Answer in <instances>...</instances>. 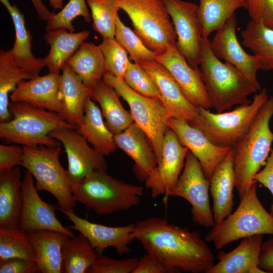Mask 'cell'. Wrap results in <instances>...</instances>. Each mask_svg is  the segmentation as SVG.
Here are the masks:
<instances>
[{
	"instance_id": "ee69618b",
	"label": "cell",
	"mask_w": 273,
	"mask_h": 273,
	"mask_svg": "<svg viewBox=\"0 0 273 273\" xmlns=\"http://www.w3.org/2000/svg\"><path fill=\"white\" fill-rule=\"evenodd\" d=\"M251 20L273 29V0H245Z\"/></svg>"
},
{
	"instance_id": "7dc6e473",
	"label": "cell",
	"mask_w": 273,
	"mask_h": 273,
	"mask_svg": "<svg viewBox=\"0 0 273 273\" xmlns=\"http://www.w3.org/2000/svg\"><path fill=\"white\" fill-rule=\"evenodd\" d=\"M254 181L259 183L268 189L273 197V148L268 156L263 168L255 175ZM270 213L273 215V202Z\"/></svg>"
},
{
	"instance_id": "c3c4849f",
	"label": "cell",
	"mask_w": 273,
	"mask_h": 273,
	"mask_svg": "<svg viewBox=\"0 0 273 273\" xmlns=\"http://www.w3.org/2000/svg\"><path fill=\"white\" fill-rule=\"evenodd\" d=\"M132 273H166L163 266L152 255L147 253L139 259Z\"/></svg>"
},
{
	"instance_id": "277c9868",
	"label": "cell",
	"mask_w": 273,
	"mask_h": 273,
	"mask_svg": "<svg viewBox=\"0 0 273 273\" xmlns=\"http://www.w3.org/2000/svg\"><path fill=\"white\" fill-rule=\"evenodd\" d=\"M12 118L0 123V137L22 146L58 147L60 142L50 135L55 130L75 128L59 114L24 102L9 104Z\"/></svg>"
},
{
	"instance_id": "5bb4252c",
	"label": "cell",
	"mask_w": 273,
	"mask_h": 273,
	"mask_svg": "<svg viewBox=\"0 0 273 273\" xmlns=\"http://www.w3.org/2000/svg\"><path fill=\"white\" fill-rule=\"evenodd\" d=\"M50 135L64 148L68 161L67 172L73 184L96 171L107 172L104 156L90 147L75 128L58 129L51 132Z\"/></svg>"
},
{
	"instance_id": "74e56055",
	"label": "cell",
	"mask_w": 273,
	"mask_h": 273,
	"mask_svg": "<svg viewBox=\"0 0 273 273\" xmlns=\"http://www.w3.org/2000/svg\"><path fill=\"white\" fill-rule=\"evenodd\" d=\"M10 14L15 30V39L11 49L12 54L21 59H32L36 58L32 53V35L25 24L24 15L9 0H0Z\"/></svg>"
},
{
	"instance_id": "5b68a950",
	"label": "cell",
	"mask_w": 273,
	"mask_h": 273,
	"mask_svg": "<svg viewBox=\"0 0 273 273\" xmlns=\"http://www.w3.org/2000/svg\"><path fill=\"white\" fill-rule=\"evenodd\" d=\"M72 189L76 202L99 215L129 210L140 203L143 195L142 187L115 178L103 171L73 184Z\"/></svg>"
},
{
	"instance_id": "b9f144b4",
	"label": "cell",
	"mask_w": 273,
	"mask_h": 273,
	"mask_svg": "<svg viewBox=\"0 0 273 273\" xmlns=\"http://www.w3.org/2000/svg\"><path fill=\"white\" fill-rule=\"evenodd\" d=\"M123 80L136 92L162 103L161 96L156 83L139 64L130 61Z\"/></svg>"
},
{
	"instance_id": "7c38bea8",
	"label": "cell",
	"mask_w": 273,
	"mask_h": 273,
	"mask_svg": "<svg viewBox=\"0 0 273 273\" xmlns=\"http://www.w3.org/2000/svg\"><path fill=\"white\" fill-rule=\"evenodd\" d=\"M161 1L173 24L179 52L191 67L198 68L203 36L198 6L182 0Z\"/></svg>"
},
{
	"instance_id": "f907efd6",
	"label": "cell",
	"mask_w": 273,
	"mask_h": 273,
	"mask_svg": "<svg viewBox=\"0 0 273 273\" xmlns=\"http://www.w3.org/2000/svg\"><path fill=\"white\" fill-rule=\"evenodd\" d=\"M31 1L40 20L48 21L54 14L46 7L41 0H31Z\"/></svg>"
},
{
	"instance_id": "4dcf8cb0",
	"label": "cell",
	"mask_w": 273,
	"mask_h": 273,
	"mask_svg": "<svg viewBox=\"0 0 273 273\" xmlns=\"http://www.w3.org/2000/svg\"><path fill=\"white\" fill-rule=\"evenodd\" d=\"M89 35V32L86 30L71 32L60 28L47 31L44 39L49 44L50 49L43 59L49 72H60L68 59Z\"/></svg>"
},
{
	"instance_id": "836d02e7",
	"label": "cell",
	"mask_w": 273,
	"mask_h": 273,
	"mask_svg": "<svg viewBox=\"0 0 273 273\" xmlns=\"http://www.w3.org/2000/svg\"><path fill=\"white\" fill-rule=\"evenodd\" d=\"M245 0H199L198 16L202 36L208 38L210 34L221 27L240 8H246Z\"/></svg>"
},
{
	"instance_id": "44dd1931",
	"label": "cell",
	"mask_w": 273,
	"mask_h": 273,
	"mask_svg": "<svg viewBox=\"0 0 273 273\" xmlns=\"http://www.w3.org/2000/svg\"><path fill=\"white\" fill-rule=\"evenodd\" d=\"M139 64L156 83L169 118L182 119L189 123L193 121L198 115V107L187 98L169 71L155 60Z\"/></svg>"
},
{
	"instance_id": "60d3db41",
	"label": "cell",
	"mask_w": 273,
	"mask_h": 273,
	"mask_svg": "<svg viewBox=\"0 0 273 273\" xmlns=\"http://www.w3.org/2000/svg\"><path fill=\"white\" fill-rule=\"evenodd\" d=\"M104 57L107 72L123 79L130 62L127 53L114 38H103L99 45Z\"/></svg>"
},
{
	"instance_id": "9c48e42d",
	"label": "cell",
	"mask_w": 273,
	"mask_h": 273,
	"mask_svg": "<svg viewBox=\"0 0 273 273\" xmlns=\"http://www.w3.org/2000/svg\"><path fill=\"white\" fill-rule=\"evenodd\" d=\"M131 21L134 32L156 55L176 42L170 17L161 0H117Z\"/></svg>"
},
{
	"instance_id": "6da1fadb",
	"label": "cell",
	"mask_w": 273,
	"mask_h": 273,
	"mask_svg": "<svg viewBox=\"0 0 273 273\" xmlns=\"http://www.w3.org/2000/svg\"><path fill=\"white\" fill-rule=\"evenodd\" d=\"M134 223V240L163 266L166 273H207L214 264V255L199 233L156 217Z\"/></svg>"
},
{
	"instance_id": "8fae6325",
	"label": "cell",
	"mask_w": 273,
	"mask_h": 273,
	"mask_svg": "<svg viewBox=\"0 0 273 273\" xmlns=\"http://www.w3.org/2000/svg\"><path fill=\"white\" fill-rule=\"evenodd\" d=\"M209 180L196 157L189 151L178 180L170 197H179L191 205L194 222L206 229L215 225L209 200Z\"/></svg>"
},
{
	"instance_id": "4fadbf2b",
	"label": "cell",
	"mask_w": 273,
	"mask_h": 273,
	"mask_svg": "<svg viewBox=\"0 0 273 273\" xmlns=\"http://www.w3.org/2000/svg\"><path fill=\"white\" fill-rule=\"evenodd\" d=\"M189 151L169 128L163 139L161 158L145 181L152 198L162 195L164 203L167 202L183 171Z\"/></svg>"
},
{
	"instance_id": "83f0119b",
	"label": "cell",
	"mask_w": 273,
	"mask_h": 273,
	"mask_svg": "<svg viewBox=\"0 0 273 273\" xmlns=\"http://www.w3.org/2000/svg\"><path fill=\"white\" fill-rule=\"evenodd\" d=\"M76 128L88 143L104 156L112 154L117 148L114 134L105 123L101 111L90 97L86 101L82 121Z\"/></svg>"
},
{
	"instance_id": "8d00e7d4",
	"label": "cell",
	"mask_w": 273,
	"mask_h": 273,
	"mask_svg": "<svg viewBox=\"0 0 273 273\" xmlns=\"http://www.w3.org/2000/svg\"><path fill=\"white\" fill-rule=\"evenodd\" d=\"M91 11L93 27L103 38H114L120 10L117 0H86Z\"/></svg>"
},
{
	"instance_id": "d6986e66",
	"label": "cell",
	"mask_w": 273,
	"mask_h": 273,
	"mask_svg": "<svg viewBox=\"0 0 273 273\" xmlns=\"http://www.w3.org/2000/svg\"><path fill=\"white\" fill-rule=\"evenodd\" d=\"M46 66L43 58L21 59L15 57L11 50L0 51V121L10 120L9 96L22 80L39 75Z\"/></svg>"
},
{
	"instance_id": "4316f807",
	"label": "cell",
	"mask_w": 273,
	"mask_h": 273,
	"mask_svg": "<svg viewBox=\"0 0 273 273\" xmlns=\"http://www.w3.org/2000/svg\"><path fill=\"white\" fill-rule=\"evenodd\" d=\"M19 166L0 171V227L19 228L23 206Z\"/></svg>"
},
{
	"instance_id": "d4e9b609",
	"label": "cell",
	"mask_w": 273,
	"mask_h": 273,
	"mask_svg": "<svg viewBox=\"0 0 273 273\" xmlns=\"http://www.w3.org/2000/svg\"><path fill=\"white\" fill-rule=\"evenodd\" d=\"M209 184L213 219L215 225H218L231 213L234 204L233 191L235 188V177L232 148L214 170Z\"/></svg>"
},
{
	"instance_id": "ab89813d",
	"label": "cell",
	"mask_w": 273,
	"mask_h": 273,
	"mask_svg": "<svg viewBox=\"0 0 273 273\" xmlns=\"http://www.w3.org/2000/svg\"><path fill=\"white\" fill-rule=\"evenodd\" d=\"M87 6L86 0H69L58 13H54L47 21L46 31L64 28L73 32L75 29L72 22L79 16L89 23L92 17Z\"/></svg>"
},
{
	"instance_id": "1f68e13d",
	"label": "cell",
	"mask_w": 273,
	"mask_h": 273,
	"mask_svg": "<svg viewBox=\"0 0 273 273\" xmlns=\"http://www.w3.org/2000/svg\"><path fill=\"white\" fill-rule=\"evenodd\" d=\"M90 97L100 105L106 124L114 135L123 131L134 123L130 112L123 107L120 96L103 80L92 88Z\"/></svg>"
},
{
	"instance_id": "816d5d0a",
	"label": "cell",
	"mask_w": 273,
	"mask_h": 273,
	"mask_svg": "<svg viewBox=\"0 0 273 273\" xmlns=\"http://www.w3.org/2000/svg\"><path fill=\"white\" fill-rule=\"evenodd\" d=\"M51 6L55 10H61L63 8V0H49Z\"/></svg>"
},
{
	"instance_id": "484cf974",
	"label": "cell",
	"mask_w": 273,
	"mask_h": 273,
	"mask_svg": "<svg viewBox=\"0 0 273 273\" xmlns=\"http://www.w3.org/2000/svg\"><path fill=\"white\" fill-rule=\"evenodd\" d=\"M62 71L60 80L61 115L76 127L82 121L85 103L90 97L92 88L86 86L66 64Z\"/></svg>"
},
{
	"instance_id": "e575fe53",
	"label": "cell",
	"mask_w": 273,
	"mask_h": 273,
	"mask_svg": "<svg viewBox=\"0 0 273 273\" xmlns=\"http://www.w3.org/2000/svg\"><path fill=\"white\" fill-rule=\"evenodd\" d=\"M241 43L260 60V69L273 70V29L250 20L241 32Z\"/></svg>"
},
{
	"instance_id": "ffe728a7",
	"label": "cell",
	"mask_w": 273,
	"mask_h": 273,
	"mask_svg": "<svg viewBox=\"0 0 273 273\" xmlns=\"http://www.w3.org/2000/svg\"><path fill=\"white\" fill-rule=\"evenodd\" d=\"M168 125L176 133L180 143L187 147L198 159L209 180L214 170L232 147L215 145L201 131L184 119L169 118Z\"/></svg>"
},
{
	"instance_id": "30bf717a",
	"label": "cell",
	"mask_w": 273,
	"mask_h": 273,
	"mask_svg": "<svg viewBox=\"0 0 273 273\" xmlns=\"http://www.w3.org/2000/svg\"><path fill=\"white\" fill-rule=\"evenodd\" d=\"M103 81L113 87L128 104L134 123L145 133L156 155L157 163L162 152L163 139L170 128L165 108L159 101L133 90L124 81L107 72Z\"/></svg>"
},
{
	"instance_id": "9a60e30c",
	"label": "cell",
	"mask_w": 273,
	"mask_h": 273,
	"mask_svg": "<svg viewBox=\"0 0 273 273\" xmlns=\"http://www.w3.org/2000/svg\"><path fill=\"white\" fill-rule=\"evenodd\" d=\"M32 175L27 170L22 178L23 206L19 228L26 233L52 230L70 237L75 235L69 227L63 226L56 217L58 207L43 201L34 186Z\"/></svg>"
},
{
	"instance_id": "ac0fdd59",
	"label": "cell",
	"mask_w": 273,
	"mask_h": 273,
	"mask_svg": "<svg viewBox=\"0 0 273 273\" xmlns=\"http://www.w3.org/2000/svg\"><path fill=\"white\" fill-rule=\"evenodd\" d=\"M58 209L72 222L69 228L84 235L99 256L103 254L105 249L109 247H114L119 255L131 251L129 245L134 240V223L119 226H106L81 218L73 210H64L59 207Z\"/></svg>"
},
{
	"instance_id": "ba28073f",
	"label": "cell",
	"mask_w": 273,
	"mask_h": 273,
	"mask_svg": "<svg viewBox=\"0 0 273 273\" xmlns=\"http://www.w3.org/2000/svg\"><path fill=\"white\" fill-rule=\"evenodd\" d=\"M23 147L24 155L21 166L35 178L36 190L52 194L59 208L73 210L76 202L72 193L73 183L60 163L61 148L43 145Z\"/></svg>"
},
{
	"instance_id": "cb8c5ba5",
	"label": "cell",
	"mask_w": 273,
	"mask_h": 273,
	"mask_svg": "<svg viewBox=\"0 0 273 273\" xmlns=\"http://www.w3.org/2000/svg\"><path fill=\"white\" fill-rule=\"evenodd\" d=\"M262 241L261 235L242 239L234 250L220 253L218 262L207 273H266L259 266Z\"/></svg>"
},
{
	"instance_id": "bcb514c9",
	"label": "cell",
	"mask_w": 273,
	"mask_h": 273,
	"mask_svg": "<svg viewBox=\"0 0 273 273\" xmlns=\"http://www.w3.org/2000/svg\"><path fill=\"white\" fill-rule=\"evenodd\" d=\"M39 272L36 261L23 258L14 257L0 260V273Z\"/></svg>"
},
{
	"instance_id": "8992f818",
	"label": "cell",
	"mask_w": 273,
	"mask_h": 273,
	"mask_svg": "<svg viewBox=\"0 0 273 273\" xmlns=\"http://www.w3.org/2000/svg\"><path fill=\"white\" fill-rule=\"evenodd\" d=\"M257 183L254 181L240 199L234 212L211 228L205 236L206 241L212 243L216 249L246 237L273 235V215L261 204L256 193Z\"/></svg>"
},
{
	"instance_id": "2e32d148",
	"label": "cell",
	"mask_w": 273,
	"mask_h": 273,
	"mask_svg": "<svg viewBox=\"0 0 273 273\" xmlns=\"http://www.w3.org/2000/svg\"><path fill=\"white\" fill-rule=\"evenodd\" d=\"M237 24L234 14L216 31L210 42L211 50L218 58L238 68L259 92L262 88L256 75L260 68V60L246 53L241 46L236 35Z\"/></svg>"
},
{
	"instance_id": "d590c367",
	"label": "cell",
	"mask_w": 273,
	"mask_h": 273,
	"mask_svg": "<svg viewBox=\"0 0 273 273\" xmlns=\"http://www.w3.org/2000/svg\"><path fill=\"white\" fill-rule=\"evenodd\" d=\"M14 257L35 261L27 233L19 228L0 227V260Z\"/></svg>"
},
{
	"instance_id": "681fc988",
	"label": "cell",
	"mask_w": 273,
	"mask_h": 273,
	"mask_svg": "<svg viewBox=\"0 0 273 273\" xmlns=\"http://www.w3.org/2000/svg\"><path fill=\"white\" fill-rule=\"evenodd\" d=\"M259 266L265 272L273 273V238L262 243Z\"/></svg>"
},
{
	"instance_id": "f35d334b",
	"label": "cell",
	"mask_w": 273,
	"mask_h": 273,
	"mask_svg": "<svg viewBox=\"0 0 273 273\" xmlns=\"http://www.w3.org/2000/svg\"><path fill=\"white\" fill-rule=\"evenodd\" d=\"M115 38L129 55L130 60L140 64L154 60L156 54L148 48L137 34L126 26L119 16L116 21Z\"/></svg>"
},
{
	"instance_id": "d6a6232c",
	"label": "cell",
	"mask_w": 273,
	"mask_h": 273,
	"mask_svg": "<svg viewBox=\"0 0 273 273\" xmlns=\"http://www.w3.org/2000/svg\"><path fill=\"white\" fill-rule=\"evenodd\" d=\"M98 256L89 241L82 234L68 237L61 248V272L87 273Z\"/></svg>"
},
{
	"instance_id": "3957f363",
	"label": "cell",
	"mask_w": 273,
	"mask_h": 273,
	"mask_svg": "<svg viewBox=\"0 0 273 273\" xmlns=\"http://www.w3.org/2000/svg\"><path fill=\"white\" fill-rule=\"evenodd\" d=\"M210 42L202 37L199 66L212 108L219 113L251 103L248 97L257 88L236 66L215 56Z\"/></svg>"
},
{
	"instance_id": "7402d4cb",
	"label": "cell",
	"mask_w": 273,
	"mask_h": 273,
	"mask_svg": "<svg viewBox=\"0 0 273 273\" xmlns=\"http://www.w3.org/2000/svg\"><path fill=\"white\" fill-rule=\"evenodd\" d=\"M60 72L21 81L10 95L12 102H24L61 114Z\"/></svg>"
},
{
	"instance_id": "603a6c76",
	"label": "cell",
	"mask_w": 273,
	"mask_h": 273,
	"mask_svg": "<svg viewBox=\"0 0 273 273\" xmlns=\"http://www.w3.org/2000/svg\"><path fill=\"white\" fill-rule=\"evenodd\" d=\"M117 148L134 162L133 171L138 178L145 181L157 165L154 151L145 133L133 123L123 131L115 134Z\"/></svg>"
},
{
	"instance_id": "e0dca14e",
	"label": "cell",
	"mask_w": 273,
	"mask_h": 273,
	"mask_svg": "<svg viewBox=\"0 0 273 273\" xmlns=\"http://www.w3.org/2000/svg\"><path fill=\"white\" fill-rule=\"evenodd\" d=\"M154 60L170 73L187 98L197 107L212 108L200 69L191 67L179 52L176 42L156 55Z\"/></svg>"
},
{
	"instance_id": "f6af8a7d",
	"label": "cell",
	"mask_w": 273,
	"mask_h": 273,
	"mask_svg": "<svg viewBox=\"0 0 273 273\" xmlns=\"http://www.w3.org/2000/svg\"><path fill=\"white\" fill-rule=\"evenodd\" d=\"M24 150L17 144L0 145V171L21 166Z\"/></svg>"
},
{
	"instance_id": "52a82bcc",
	"label": "cell",
	"mask_w": 273,
	"mask_h": 273,
	"mask_svg": "<svg viewBox=\"0 0 273 273\" xmlns=\"http://www.w3.org/2000/svg\"><path fill=\"white\" fill-rule=\"evenodd\" d=\"M268 98L267 91L263 88L255 94L251 103L229 112L213 113L198 107L197 116L190 124L215 145L232 147L247 132Z\"/></svg>"
},
{
	"instance_id": "7bdbcfd3",
	"label": "cell",
	"mask_w": 273,
	"mask_h": 273,
	"mask_svg": "<svg viewBox=\"0 0 273 273\" xmlns=\"http://www.w3.org/2000/svg\"><path fill=\"white\" fill-rule=\"evenodd\" d=\"M139 261L136 258L115 259L102 254L87 273H132Z\"/></svg>"
},
{
	"instance_id": "7a4b0ae2",
	"label": "cell",
	"mask_w": 273,
	"mask_h": 273,
	"mask_svg": "<svg viewBox=\"0 0 273 273\" xmlns=\"http://www.w3.org/2000/svg\"><path fill=\"white\" fill-rule=\"evenodd\" d=\"M272 116L273 96L267 99L247 132L232 147L235 188L239 199L249 191L270 153L273 132L269 122Z\"/></svg>"
},
{
	"instance_id": "f1b7e54d",
	"label": "cell",
	"mask_w": 273,
	"mask_h": 273,
	"mask_svg": "<svg viewBox=\"0 0 273 273\" xmlns=\"http://www.w3.org/2000/svg\"><path fill=\"white\" fill-rule=\"evenodd\" d=\"M66 64L90 88L95 86L107 72L99 46L83 41L66 61Z\"/></svg>"
},
{
	"instance_id": "f546056e",
	"label": "cell",
	"mask_w": 273,
	"mask_h": 273,
	"mask_svg": "<svg viewBox=\"0 0 273 273\" xmlns=\"http://www.w3.org/2000/svg\"><path fill=\"white\" fill-rule=\"evenodd\" d=\"M27 233L35 252L39 272L61 273V248L64 241L70 237L46 230Z\"/></svg>"
}]
</instances>
